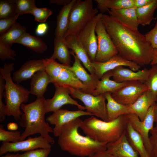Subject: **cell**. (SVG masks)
I'll list each match as a JSON object with an SVG mask.
<instances>
[{
	"mask_svg": "<svg viewBox=\"0 0 157 157\" xmlns=\"http://www.w3.org/2000/svg\"><path fill=\"white\" fill-rule=\"evenodd\" d=\"M101 19L119 55L140 67L150 64L154 49L144 35L126 27L110 15L103 14Z\"/></svg>",
	"mask_w": 157,
	"mask_h": 157,
	"instance_id": "1",
	"label": "cell"
},
{
	"mask_svg": "<svg viewBox=\"0 0 157 157\" xmlns=\"http://www.w3.org/2000/svg\"><path fill=\"white\" fill-rule=\"evenodd\" d=\"M82 121L78 117L62 127L58 137V144L61 150L81 157H89L98 152L106 150V144L80 134L78 129Z\"/></svg>",
	"mask_w": 157,
	"mask_h": 157,
	"instance_id": "2",
	"label": "cell"
},
{
	"mask_svg": "<svg viewBox=\"0 0 157 157\" xmlns=\"http://www.w3.org/2000/svg\"><path fill=\"white\" fill-rule=\"evenodd\" d=\"M45 100L44 97L37 98L31 103L21 105L20 108L24 113L19 119V124L21 127L25 128L21 134V141L24 140L28 136L38 133L51 144L54 143L53 138L49 134L53 133V128L45 122Z\"/></svg>",
	"mask_w": 157,
	"mask_h": 157,
	"instance_id": "3",
	"label": "cell"
},
{
	"mask_svg": "<svg viewBox=\"0 0 157 157\" xmlns=\"http://www.w3.org/2000/svg\"><path fill=\"white\" fill-rule=\"evenodd\" d=\"M128 122L127 114L110 121L91 116L83 120L80 128L86 136L94 140L107 144L113 142L120 138L125 131Z\"/></svg>",
	"mask_w": 157,
	"mask_h": 157,
	"instance_id": "4",
	"label": "cell"
},
{
	"mask_svg": "<svg viewBox=\"0 0 157 157\" xmlns=\"http://www.w3.org/2000/svg\"><path fill=\"white\" fill-rule=\"evenodd\" d=\"M14 63H5L0 68V74L5 81V92L6 115L13 116L17 121L19 120L23 114L20 108L21 105L28 100L29 91L19 83H15L11 76L14 71Z\"/></svg>",
	"mask_w": 157,
	"mask_h": 157,
	"instance_id": "5",
	"label": "cell"
},
{
	"mask_svg": "<svg viewBox=\"0 0 157 157\" xmlns=\"http://www.w3.org/2000/svg\"><path fill=\"white\" fill-rule=\"evenodd\" d=\"M45 70L53 84L71 87L87 93V89L79 80L70 65L60 64L49 58L44 59Z\"/></svg>",
	"mask_w": 157,
	"mask_h": 157,
	"instance_id": "6",
	"label": "cell"
},
{
	"mask_svg": "<svg viewBox=\"0 0 157 157\" xmlns=\"http://www.w3.org/2000/svg\"><path fill=\"white\" fill-rule=\"evenodd\" d=\"M98 12L93 8L92 0H77L71 10L68 28L63 38L69 35L77 36Z\"/></svg>",
	"mask_w": 157,
	"mask_h": 157,
	"instance_id": "7",
	"label": "cell"
},
{
	"mask_svg": "<svg viewBox=\"0 0 157 157\" xmlns=\"http://www.w3.org/2000/svg\"><path fill=\"white\" fill-rule=\"evenodd\" d=\"M70 94L74 99L81 101L85 106L87 112L92 116L100 118L103 121H107L108 116L106 100L104 94L94 96L80 90L69 87Z\"/></svg>",
	"mask_w": 157,
	"mask_h": 157,
	"instance_id": "8",
	"label": "cell"
},
{
	"mask_svg": "<svg viewBox=\"0 0 157 157\" xmlns=\"http://www.w3.org/2000/svg\"><path fill=\"white\" fill-rule=\"evenodd\" d=\"M97 40V49L95 61L106 62L118 54V52L101 18L98 22L95 28Z\"/></svg>",
	"mask_w": 157,
	"mask_h": 157,
	"instance_id": "9",
	"label": "cell"
},
{
	"mask_svg": "<svg viewBox=\"0 0 157 157\" xmlns=\"http://www.w3.org/2000/svg\"><path fill=\"white\" fill-rule=\"evenodd\" d=\"M103 14H98L87 24L79 33L77 40L85 49L91 61H95L97 49V40L95 28Z\"/></svg>",
	"mask_w": 157,
	"mask_h": 157,
	"instance_id": "10",
	"label": "cell"
},
{
	"mask_svg": "<svg viewBox=\"0 0 157 157\" xmlns=\"http://www.w3.org/2000/svg\"><path fill=\"white\" fill-rule=\"evenodd\" d=\"M155 104L149 108L143 121H141L135 113H131L127 114L129 122L142 138L147 150L150 155L152 149L149 141V133L154 127L155 122Z\"/></svg>",
	"mask_w": 157,
	"mask_h": 157,
	"instance_id": "11",
	"label": "cell"
},
{
	"mask_svg": "<svg viewBox=\"0 0 157 157\" xmlns=\"http://www.w3.org/2000/svg\"><path fill=\"white\" fill-rule=\"evenodd\" d=\"M149 88L144 82L139 81L128 82L125 85L111 93L112 97L123 105L130 106Z\"/></svg>",
	"mask_w": 157,
	"mask_h": 157,
	"instance_id": "12",
	"label": "cell"
},
{
	"mask_svg": "<svg viewBox=\"0 0 157 157\" xmlns=\"http://www.w3.org/2000/svg\"><path fill=\"white\" fill-rule=\"evenodd\" d=\"M51 144L41 135L34 138L28 137L25 140L16 142H2L0 147V155L9 152L27 151L38 148L51 149Z\"/></svg>",
	"mask_w": 157,
	"mask_h": 157,
	"instance_id": "13",
	"label": "cell"
},
{
	"mask_svg": "<svg viewBox=\"0 0 157 157\" xmlns=\"http://www.w3.org/2000/svg\"><path fill=\"white\" fill-rule=\"evenodd\" d=\"M55 91L54 95L51 99H46L45 106L46 113L54 112L60 109L65 104L76 106L80 110H85V106L79 104L69 95V87L54 84Z\"/></svg>",
	"mask_w": 157,
	"mask_h": 157,
	"instance_id": "14",
	"label": "cell"
},
{
	"mask_svg": "<svg viewBox=\"0 0 157 157\" xmlns=\"http://www.w3.org/2000/svg\"><path fill=\"white\" fill-rule=\"evenodd\" d=\"M92 115L82 110L71 111L60 109L47 117L46 120L50 124L54 125L53 133L56 137H58L62 127L65 124L80 117Z\"/></svg>",
	"mask_w": 157,
	"mask_h": 157,
	"instance_id": "15",
	"label": "cell"
},
{
	"mask_svg": "<svg viewBox=\"0 0 157 157\" xmlns=\"http://www.w3.org/2000/svg\"><path fill=\"white\" fill-rule=\"evenodd\" d=\"M92 65L94 69L95 74L99 79L105 73L119 66H127L134 71H138L140 68V66L138 64L125 59L118 54L106 62H98L94 61L92 62Z\"/></svg>",
	"mask_w": 157,
	"mask_h": 157,
	"instance_id": "16",
	"label": "cell"
},
{
	"mask_svg": "<svg viewBox=\"0 0 157 157\" xmlns=\"http://www.w3.org/2000/svg\"><path fill=\"white\" fill-rule=\"evenodd\" d=\"M111 71L113 80L118 83L136 81L145 82L150 72V69L146 68L134 71L122 66H118Z\"/></svg>",
	"mask_w": 157,
	"mask_h": 157,
	"instance_id": "17",
	"label": "cell"
},
{
	"mask_svg": "<svg viewBox=\"0 0 157 157\" xmlns=\"http://www.w3.org/2000/svg\"><path fill=\"white\" fill-rule=\"evenodd\" d=\"M45 70L44 59H32L25 62L13 74L14 81L19 83L31 78L38 72Z\"/></svg>",
	"mask_w": 157,
	"mask_h": 157,
	"instance_id": "18",
	"label": "cell"
},
{
	"mask_svg": "<svg viewBox=\"0 0 157 157\" xmlns=\"http://www.w3.org/2000/svg\"><path fill=\"white\" fill-rule=\"evenodd\" d=\"M106 151L116 157H139L128 140L125 131L116 141L107 144Z\"/></svg>",
	"mask_w": 157,
	"mask_h": 157,
	"instance_id": "19",
	"label": "cell"
},
{
	"mask_svg": "<svg viewBox=\"0 0 157 157\" xmlns=\"http://www.w3.org/2000/svg\"><path fill=\"white\" fill-rule=\"evenodd\" d=\"M70 52L74 59L72 69L78 78L87 88V93L91 94L96 89L99 79L95 74L88 73L77 57L72 51Z\"/></svg>",
	"mask_w": 157,
	"mask_h": 157,
	"instance_id": "20",
	"label": "cell"
},
{
	"mask_svg": "<svg viewBox=\"0 0 157 157\" xmlns=\"http://www.w3.org/2000/svg\"><path fill=\"white\" fill-rule=\"evenodd\" d=\"M135 7L119 10L109 9L110 15L117 19L122 24L134 31H138L139 25Z\"/></svg>",
	"mask_w": 157,
	"mask_h": 157,
	"instance_id": "21",
	"label": "cell"
},
{
	"mask_svg": "<svg viewBox=\"0 0 157 157\" xmlns=\"http://www.w3.org/2000/svg\"><path fill=\"white\" fill-rule=\"evenodd\" d=\"M64 38L69 48L72 50L90 74H95L92 62L86 50L77 40V36L69 35Z\"/></svg>",
	"mask_w": 157,
	"mask_h": 157,
	"instance_id": "22",
	"label": "cell"
},
{
	"mask_svg": "<svg viewBox=\"0 0 157 157\" xmlns=\"http://www.w3.org/2000/svg\"><path fill=\"white\" fill-rule=\"evenodd\" d=\"M157 99L149 90L144 92L133 104L129 106L131 113L137 115L141 121H143L150 107L156 103Z\"/></svg>",
	"mask_w": 157,
	"mask_h": 157,
	"instance_id": "23",
	"label": "cell"
},
{
	"mask_svg": "<svg viewBox=\"0 0 157 157\" xmlns=\"http://www.w3.org/2000/svg\"><path fill=\"white\" fill-rule=\"evenodd\" d=\"M31 78L30 94L37 98L44 97L48 84L52 83L49 74L45 70H41L36 73Z\"/></svg>",
	"mask_w": 157,
	"mask_h": 157,
	"instance_id": "24",
	"label": "cell"
},
{
	"mask_svg": "<svg viewBox=\"0 0 157 157\" xmlns=\"http://www.w3.org/2000/svg\"><path fill=\"white\" fill-rule=\"evenodd\" d=\"M111 71L105 73L99 81L96 89L91 94L94 96L104 94L107 92L113 93L126 85L128 82L118 83L112 80Z\"/></svg>",
	"mask_w": 157,
	"mask_h": 157,
	"instance_id": "25",
	"label": "cell"
},
{
	"mask_svg": "<svg viewBox=\"0 0 157 157\" xmlns=\"http://www.w3.org/2000/svg\"><path fill=\"white\" fill-rule=\"evenodd\" d=\"M104 94L107 102V121L113 120L121 115L131 113L129 106L123 105L117 101L112 97L111 93L107 92Z\"/></svg>",
	"mask_w": 157,
	"mask_h": 157,
	"instance_id": "26",
	"label": "cell"
},
{
	"mask_svg": "<svg viewBox=\"0 0 157 157\" xmlns=\"http://www.w3.org/2000/svg\"><path fill=\"white\" fill-rule=\"evenodd\" d=\"M77 0H72L68 4L64 6L57 17L56 26L55 31L56 37H63L69 27L71 10Z\"/></svg>",
	"mask_w": 157,
	"mask_h": 157,
	"instance_id": "27",
	"label": "cell"
},
{
	"mask_svg": "<svg viewBox=\"0 0 157 157\" xmlns=\"http://www.w3.org/2000/svg\"><path fill=\"white\" fill-rule=\"evenodd\" d=\"M125 132L129 142L138 152L140 157H151L147 150L142 138L129 122L126 125Z\"/></svg>",
	"mask_w": 157,
	"mask_h": 157,
	"instance_id": "28",
	"label": "cell"
},
{
	"mask_svg": "<svg viewBox=\"0 0 157 157\" xmlns=\"http://www.w3.org/2000/svg\"><path fill=\"white\" fill-rule=\"evenodd\" d=\"M54 51L49 58L57 59L62 64L70 65L71 62V52L63 37H56L54 41Z\"/></svg>",
	"mask_w": 157,
	"mask_h": 157,
	"instance_id": "29",
	"label": "cell"
},
{
	"mask_svg": "<svg viewBox=\"0 0 157 157\" xmlns=\"http://www.w3.org/2000/svg\"><path fill=\"white\" fill-rule=\"evenodd\" d=\"M15 43L23 45L38 53H42L47 49L46 43L40 37L35 36L27 32L24 33Z\"/></svg>",
	"mask_w": 157,
	"mask_h": 157,
	"instance_id": "30",
	"label": "cell"
},
{
	"mask_svg": "<svg viewBox=\"0 0 157 157\" xmlns=\"http://www.w3.org/2000/svg\"><path fill=\"white\" fill-rule=\"evenodd\" d=\"M26 32V26L16 22L7 32L0 35V41L11 47Z\"/></svg>",
	"mask_w": 157,
	"mask_h": 157,
	"instance_id": "31",
	"label": "cell"
},
{
	"mask_svg": "<svg viewBox=\"0 0 157 157\" xmlns=\"http://www.w3.org/2000/svg\"><path fill=\"white\" fill-rule=\"evenodd\" d=\"M97 8L102 13L110 9L119 10L135 7L134 0H96Z\"/></svg>",
	"mask_w": 157,
	"mask_h": 157,
	"instance_id": "32",
	"label": "cell"
},
{
	"mask_svg": "<svg viewBox=\"0 0 157 157\" xmlns=\"http://www.w3.org/2000/svg\"><path fill=\"white\" fill-rule=\"evenodd\" d=\"M157 8V0H153L150 4L144 7L136 8V12L139 25H149L154 19V14Z\"/></svg>",
	"mask_w": 157,
	"mask_h": 157,
	"instance_id": "33",
	"label": "cell"
},
{
	"mask_svg": "<svg viewBox=\"0 0 157 157\" xmlns=\"http://www.w3.org/2000/svg\"><path fill=\"white\" fill-rule=\"evenodd\" d=\"M16 0L0 1V19L13 17L17 14Z\"/></svg>",
	"mask_w": 157,
	"mask_h": 157,
	"instance_id": "34",
	"label": "cell"
},
{
	"mask_svg": "<svg viewBox=\"0 0 157 157\" xmlns=\"http://www.w3.org/2000/svg\"><path fill=\"white\" fill-rule=\"evenodd\" d=\"M150 69V73L144 83L152 95L157 99V64L152 65Z\"/></svg>",
	"mask_w": 157,
	"mask_h": 157,
	"instance_id": "35",
	"label": "cell"
},
{
	"mask_svg": "<svg viewBox=\"0 0 157 157\" xmlns=\"http://www.w3.org/2000/svg\"><path fill=\"white\" fill-rule=\"evenodd\" d=\"M17 14L20 15L32 14L37 7L35 0H17L16 2Z\"/></svg>",
	"mask_w": 157,
	"mask_h": 157,
	"instance_id": "36",
	"label": "cell"
},
{
	"mask_svg": "<svg viewBox=\"0 0 157 157\" xmlns=\"http://www.w3.org/2000/svg\"><path fill=\"white\" fill-rule=\"evenodd\" d=\"M21 134L18 131H6L3 126L0 125V141L2 142H16L21 141Z\"/></svg>",
	"mask_w": 157,
	"mask_h": 157,
	"instance_id": "37",
	"label": "cell"
},
{
	"mask_svg": "<svg viewBox=\"0 0 157 157\" xmlns=\"http://www.w3.org/2000/svg\"><path fill=\"white\" fill-rule=\"evenodd\" d=\"M53 14L52 11L46 8H38L36 7L33 11L31 14L35 17V21L41 23L45 22L47 18Z\"/></svg>",
	"mask_w": 157,
	"mask_h": 157,
	"instance_id": "38",
	"label": "cell"
},
{
	"mask_svg": "<svg viewBox=\"0 0 157 157\" xmlns=\"http://www.w3.org/2000/svg\"><path fill=\"white\" fill-rule=\"evenodd\" d=\"M17 54L11 47L0 41V58L2 61L6 60H14Z\"/></svg>",
	"mask_w": 157,
	"mask_h": 157,
	"instance_id": "39",
	"label": "cell"
},
{
	"mask_svg": "<svg viewBox=\"0 0 157 157\" xmlns=\"http://www.w3.org/2000/svg\"><path fill=\"white\" fill-rule=\"evenodd\" d=\"M51 151V149L40 148L27 151L22 154L17 153V157H47Z\"/></svg>",
	"mask_w": 157,
	"mask_h": 157,
	"instance_id": "40",
	"label": "cell"
},
{
	"mask_svg": "<svg viewBox=\"0 0 157 157\" xmlns=\"http://www.w3.org/2000/svg\"><path fill=\"white\" fill-rule=\"evenodd\" d=\"M19 15H18L9 18L0 20V35L7 32L16 22Z\"/></svg>",
	"mask_w": 157,
	"mask_h": 157,
	"instance_id": "41",
	"label": "cell"
},
{
	"mask_svg": "<svg viewBox=\"0 0 157 157\" xmlns=\"http://www.w3.org/2000/svg\"><path fill=\"white\" fill-rule=\"evenodd\" d=\"M150 133V142L152 150L150 155L151 157H157V124L154 127Z\"/></svg>",
	"mask_w": 157,
	"mask_h": 157,
	"instance_id": "42",
	"label": "cell"
},
{
	"mask_svg": "<svg viewBox=\"0 0 157 157\" xmlns=\"http://www.w3.org/2000/svg\"><path fill=\"white\" fill-rule=\"evenodd\" d=\"M144 35L152 47L154 49H157V20L154 27Z\"/></svg>",
	"mask_w": 157,
	"mask_h": 157,
	"instance_id": "43",
	"label": "cell"
},
{
	"mask_svg": "<svg viewBox=\"0 0 157 157\" xmlns=\"http://www.w3.org/2000/svg\"><path fill=\"white\" fill-rule=\"evenodd\" d=\"M48 29L47 24L45 23H42L38 24L36 28L35 33L38 35H42L47 32Z\"/></svg>",
	"mask_w": 157,
	"mask_h": 157,
	"instance_id": "44",
	"label": "cell"
},
{
	"mask_svg": "<svg viewBox=\"0 0 157 157\" xmlns=\"http://www.w3.org/2000/svg\"><path fill=\"white\" fill-rule=\"evenodd\" d=\"M153 0H134L135 7L139 8L145 6L151 3Z\"/></svg>",
	"mask_w": 157,
	"mask_h": 157,
	"instance_id": "45",
	"label": "cell"
},
{
	"mask_svg": "<svg viewBox=\"0 0 157 157\" xmlns=\"http://www.w3.org/2000/svg\"><path fill=\"white\" fill-rule=\"evenodd\" d=\"M89 157H116L108 152L106 150L98 152Z\"/></svg>",
	"mask_w": 157,
	"mask_h": 157,
	"instance_id": "46",
	"label": "cell"
},
{
	"mask_svg": "<svg viewBox=\"0 0 157 157\" xmlns=\"http://www.w3.org/2000/svg\"><path fill=\"white\" fill-rule=\"evenodd\" d=\"M72 0H50L49 2L51 3L55 4L58 5H67Z\"/></svg>",
	"mask_w": 157,
	"mask_h": 157,
	"instance_id": "47",
	"label": "cell"
},
{
	"mask_svg": "<svg viewBox=\"0 0 157 157\" xmlns=\"http://www.w3.org/2000/svg\"><path fill=\"white\" fill-rule=\"evenodd\" d=\"M8 130L12 131H15L18 129V125L15 122H9L7 125Z\"/></svg>",
	"mask_w": 157,
	"mask_h": 157,
	"instance_id": "48",
	"label": "cell"
},
{
	"mask_svg": "<svg viewBox=\"0 0 157 157\" xmlns=\"http://www.w3.org/2000/svg\"><path fill=\"white\" fill-rule=\"evenodd\" d=\"M157 64V49H154L152 60L150 63L151 65Z\"/></svg>",
	"mask_w": 157,
	"mask_h": 157,
	"instance_id": "49",
	"label": "cell"
},
{
	"mask_svg": "<svg viewBox=\"0 0 157 157\" xmlns=\"http://www.w3.org/2000/svg\"><path fill=\"white\" fill-rule=\"evenodd\" d=\"M155 122L157 124V101L155 104L154 110Z\"/></svg>",
	"mask_w": 157,
	"mask_h": 157,
	"instance_id": "50",
	"label": "cell"
},
{
	"mask_svg": "<svg viewBox=\"0 0 157 157\" xmlns=\"http://www.w3.org/2000/svg\"><path fill=\"white\" fill-rule=\"evenodd\" d=\"M17 154H11L9 153H7L4 156H2L0 157H17Z\"/></svg>",
	"mask_w": 157,
	"mask_h": 157,
	"instance_id": "51",
	"label": "cell"
}]
</instances>
